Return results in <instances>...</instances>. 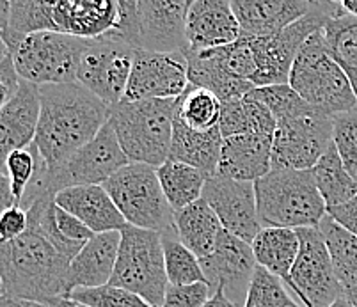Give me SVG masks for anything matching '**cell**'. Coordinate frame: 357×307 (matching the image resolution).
I'll list each match as a JSON object with an SVG mask.
<instances>
[{
	"mask_svg": "<svg viewBox=\"0 0 357 307\" xmlns=\"http://www.w3.org/2000/svg\"><path fill=\"white\" fill-rule=\"evenodd\" d=\"M41 114L34 144L48 173L64 166L110 121L107 107L79 82L41 86Z\"/></svg>",
	"mask_w": 357,
	"mask_h": 307,
	"instance_id": "6da1fadb",
	"label": "cell"
},
{
	"mask_svg": "<svg viewBox=\"0 0 357 307\" xmlns=\"http://www.w3.org/2000/svg\"><path fill=\"white\" fill-rule=\"evenodd\" d=\"M70 261L41 235L29 228L13 242H0V279L4 295L48 304L66 297Z\"/></svg>",
	"mask_w": 357,
	"mask_h": 307,
	"instance_id": "7a4b0ae2",
	"label": "cell"
},
{
	"mask_svg": "<svg viewBox=\"0 0 357 307\" xmlns=\"http://www.w3.org/2000/svg\"><path fill=\"white\" fill-rule=\"evenodd\" d=\"M118 24L103 38L126 45L135 52H187V13L190 2L118 0Z\"/></svg>",
	"mask_w": 357,
	"mask_h": 307,
	"instance_id": "3957f363",
	"label": "cell"
},
{
	"mask_svg": "<svg viewBox=\"0 0 357 307\" xmlns=\"http://www.w3.org/2000/svg\"><path fill=\"white\" fill-rule=\"evenodd\" d=\"M255 189L263 228H318L327 215L313 171L272 169L255 182Z\"/></svg>",
	"mask_w": 357,
	"mask_h": 307,
	"instance_id": "277c9868",
	"label": "cell"
},
{
	"mask_svg": "<svg viewBox=\"0 0 357 307\" xmlns=\"http://www.w3.org/2000/svg\"><path fill=\"white\" fill-rule=\"evenodd\" d=\"M176 116L178 98L121 102L112 109L110 125L130 164L158 169L169 160Z\"/></svg>",
	"mask_w": 357,
	"mask_h": 307,
	"instance_id": "5b68a950",
	"label": "cell"
},
{
	"mask_svg": "<svg viewBox=\"0 0 357 307\" xmlns=\"http://www.w3.org/2000/svg\"><path fill=\"white\" fill-rule=\"evenodd\" d=\"M288 86L329 118L357 109L352 82L331 56L324 29L311 34L303 45L291 66Z\"/></svg>",
	"mask_w": 357,
	"mask_h": 307,
	"instance_id": "8992f818",
	"label": "cell"
},
{
	"mask_svg": "<svg viewBox=\"0 0 357 307\" xmlns=\"http://www.w3.org/2000/svg\"><path fill=\"white\" fill-rule=\"evenodd\" d=\"M110 286L135 293L151 307H162L169 288L164 247L158 233L126 224Z\"/></svg>",
	"mask_w": 357,
	"mask_h": 307,
	"instance_id": "52a82bcc",
	"label": "cell"
},
{
	"mask_svg": "<svg viewBox=\"0 0 357 307\" xmlns=\"http://www.w3.org/2000/svg\"><path fill=\"white\" fill-rule=\"evenodd\" d=\"M103 187L128 226L158 235L176 229L174 210L162 192L155 167L128 164Z\"/></svg>",
	"mask_w": 357,
	"mask_h": 307,
	"instance_id": "ba28073f",
	"label": "cell"
},
{
	"mask_svg": "<svg viewBox=\"0 0 357 307\" xmlns=\"http://www.w3.org/2000/svg\"><path fill=\"white\" fill-rule=\"evenodd\" d=\"M89 41L59 32H36L9 50V56L25 82L40 87L73 84Z\"/></svg>",
	"mask_w": 357,
	"mask_h": 307,
	"instance_id": "9c48e42d",
	"label": "cell"
},
{
	"mask_svg": "<svg viewBox=\"0 0 357 307\" xmlns=\"http://www.w3.org/2000/svg\"><path fill=\"white\" fill-rule=\"evenodd\" d=\"M340 16L337 2H314L313 9L304 18L283 29L278 34L265 38H248L256 63L255 87L283 86L290 80V71L298 52L314 32L322 31L326 24Z\"/></svg>",
	"mask_w": 357,
	"mask_h": 307,
	"instance_id": "30bf717a",
	"label": "cell"
},
{
	"mask_svg": "<svg viewBox=\"0 0 357 307\" xmlns=\"http://www.w3.org/2000/svg\"><path fill=\"white\" fill-rule=\"evenodd\" d=\"M333 142V118L310 109L279 119L272 142V169L311 171Z\"/></svg>",
	"mask_w": 357,
	"mask_h": 307,
	"instance_id": "8fae6325",
	"label": "cell"
},
{
	"mask_svg": "<svg viewBox=\"0 0 357 307\" xmlns=\"http://www.w3.org/2000/svg\"><path fill=\"white\" fill-rule=\"evenodd\" d=\"M301 249L290 274V292L304 307H331L345 297L318 228L297 229Z\"/></svg>",
	"mask_w": 357,
	"mask_h": 307,
	"instance_id": "7c38bea8",
	"label": "cell"
},
{
	"mask_svg": "<svg viewBox=\"0 0 357 307\" xmlns=\"http://www.w3.org/2000/svg\"><path fill=\"white\" fill-rule=\"evenodd\" d=\"M135 50L118 41L91 40L80 59L77 82L114 109L123 102L134 68Z\"/></svg>",
	"mask_w": 357,
	"mask_h": 307,
	"instance_id": "4fadbf2b",
	"label": "cell"
},
{
	"mask_svg": "<svg viewBox=\"0 0 357 307\" xmlns=\"http://www.w3.org/2000/svg\"><path fill=\"white\" fill-rule=\"evenodd\" d=\"M189 61L185 52H135L134 68L123 102L176 100L189 89Z\"/></svg>",
	"mask_w": 357,
	"mask_h": 307,
	"instance_id": "5bb4252c",
	"label": "cell"
},
{
	"mask_svg": "<svg viewBox=\"0 0 357 307\" xmlns=\"http://www.w3.org/2000/svg\"><path fill=\"white\" fill-rule=\"evenodd\" d=\"M203 199L213 210L222 229L240 240L252 244L263 229L258 215L255 183L236 182L217 174L206 180Z\"/></svg>",
	"mask_w": 357,
	"mask_h": 307,
	"instance_id": "9a60e30c",
	"label": "cell"
},
{
	"mask_svg": "<svg viewBox=\"0 0 357 307\" xmlns=\"http://www.w3.org/2000/svg\"><path fill=\"white\" fill-rule=\"evenodd\" d=\"M199 261L212 292L217 286L224 288L228 299L243 307L249 284L258 267L251 244L222 229L212 254Z\"/></svg>",
	"mask_w": 357,
	"mask_h": 307,
	"instance_id": "2e32d148",
	"label": "cell"
},
{
	"mask_svg": "<svg viewBox=\"0 0 357 307\" xmlns=\"http://www.w3.org/2000/svg\"><path fill=\"white\" fill-rule=\"evenodd\" d=\"M119 18L118 0H59L50 2L52 32L80 40H100Z\"/></svg>",
	"mask_w": 357,
	"mask_h": 307,
	"instance_id": "e0dca14e",
	"label": "cell"
},
{
	"mask_svg": "<svg viewBox=\"0 0 357 307\" xmlns=\"http://www.w3.org/2000/svg\"><path fill=\"white\" fill-rule=\"evenodd\" d=\"M242 38L228 0H194L187 13V52L226 47Z\"/></svg>",
	"mask_w": 357,
	"mask_h": 307,
	"instance_id": "ac0fdd59",
	"label": "cell"
},
{
	"mask_svg": "<svg viewBox=\"0 0 357 307\" xmlns=\"http://www.w3.org/2000/svg\"><path fill=\"white\" fill-rule=\"evenodd\" d=\"M40 114V86L22 80L11 102L0 111V166L11 153L34 144Z\"/></svg>",
	"mask_w": 357,
	"mask_h": 307,
	"instance_id": "d6986e66",
	"label": "cell"
},
{
	"mask_svg": "<svg viewBox=\"0 0 357 307\" xmlns=\"http://www.w3.org/2000/svg\"><path fill=\"white\" fill-rule=\"evenodd\" d=\"M242 38H265L281 32L313 9L307 0H229Z\"/></svg>",
	"mask_w": 357,
	"mask_h": 307,
	"instance_id": "ffe728a7",
	"label": "cell"
},
{
	"mask_svg": "<svg viewBox=\"0 0 357 307\" xmlns=\"http://www.w3.org/2000/svg\"><path fill=\"white\" fill-rule=\"evenodd\" d=\"M121 233L95 235L70 263L66 277V297L75 290H93L110 284L118 261Z\"/></svg>",
	"mask_w": 357,
	"mask_h": 307,
	"instance_id": "44dd1931",
	"label": "cell"
},
{
	"mask_svg": "<svg viewBox=\"0 0 357 307\" xmlns=\"http://www.w3.org/2000/svg\"><path fill=\"white\" fill-rule=\"evenodd\" d=\"M55 205L77 217L95 235L121 231L126 226L125 217L103 185L70 187L61 190L55 196Z\"/></svg>",
	"mask_w": 357,
	"mask_h": 307,
	"instance_id": "7402d4cb",
	"label": "cell"
},
{
	"mask_svg": "<svg viewBox=\"0 0 357 307\" xmlns=\"http://www.w3.org/2000/svg\"><path fill=\"white\" fill-rule=\"evenodd\" d=\"M272 142L274 137L259 134L224 139L217 174L236 182H258L272 171Z\"/></svg>",
	"mask_w": 357,
	"mask_h": 307,
	"instance_id": "603a6c76",
	"label": "cell"
},
{
	"mask_svg": "<svg viewBox=\"0 0 357 307\" xmlns=\"http://www.w3.org/2000/svg\"><path fill=\"white\" fill-rule=\"evenodd\" d=\"M222 142L224 139L220 135L219 126L210 132H196L176 116L169 160L187 164L201 171L206 178H213L219 171Z\"/></svg>",
	"mask_w": 357,
	"mask_h": 307,
	"instance_id": "cb8c5ba5",
	"label": "cell"
},
{
	"mask_svg": "<svg viewBox=\"0 0 357 307\" xmlns=\"http://www.w3.org/2000/svg\"><path fill=\"white\" fill-rule=\"evenodd\" d=\"M174 228L181 244L199 260L212 254L222 231L219 219L204 199L174 212Z\"/></svg>",
	"mask_w": 357,
	"mask_h": 307,
	"instance_id": "d4e9b609",
	"label": "cell"
},
{
	"mask_svg": "<svg viewBox=\"0 0 357 307\" xmlns=\"http://www.w3.org/2000/svg\"><path fill=\"white\" fill-rule=\"evenodd\" d=\"M256 263L290 284V274L301 249L298 233L287 228H263L251 244Z\"/></svg>",
	"mask_w": 357,
	"mask_h": 307,
	"instance_id": "484cf974",
	"label": "cell"
},
{
	"mask_svg": "<svg viewBox=\"0 0 357 307\" xmlns=\"http://www.w3.org/2000/svg\"><path fill=\"white\" fill-rule=\"evenodd\" d=\"M278 121L259 100L249 93L243 98H233L222 102L219 130L222 139L236 137L243 134H259L274 137Z\"/></svg>",
	"mask_w": 357,
	"mask_h": 307,
	"instance_id": "4316f807",
	"label": "cell"
},
{
	"mask_svg": "<svg viewBox=\"0 0 357 307\" xmlns=\"http://www.w3.org/2000/svg\"><path fill=\"white\" fill-rule=\"evenodd\" d=\"M157 176L162 192L174 212L203 199V190L208 180L201 171L176 160L164 162L157 169Z\"/></svg>",
	"mask_w": 357,
	"mask_h": 307,
	"instance_id": "83f0119b",
	"label": "cell"
},
{
	"mask_svg": "<svg viewBox=\"0 0 357 307\" xmlns=\"http://www.w3.org/2000/svg\"><path fill=\"white\" fill-rule=\"evenodd\" d=\"M311 171H313L314 183L326 201L327 210L345 205L357 196V182L352 180V176L343 167L342 158L337 155L333 142Z\"/></svg>",
	"mask_w": 357,
	"mask_h": 307,
	"instance_id": "f1b7e54d",
	"label": "cell"
},
{
	"mask_svg": "<svg viewBox=\"0 0 357 307\" xmlns=\"http://www.w3.org/2000/svg\"><path fill=\"white\" fill-rule=\"evenodd\" d=\"M318 229L322 233L340 284L345 290L357 288V237L329 215H326Z\"/></svg>",
	"mask_w": 357,
	"mask_h": 307,
	"instance_id": "f546056e",
	"label": "cell"
},
{
	"mask_svg": "<svg viewBox=\"0 0 357 307\" xmlns=\"http://www.w3.org/2000/svg\"><path fill=\"white\" fill-rule=\"evenodd\" d=\"M36 32H52L50 2L43 0H15L11 2L9 25L2 34V40L9 50L27 36Z\"/></svg>",
	"mask_w": 357,
	"mask_h": 307,
	"instance_id": "4dcf8cb0",
	"label": "cell"
},
{
	"mask_svg": "<svg viewBox=\"0 0 357 307\" xmlns=\"http://www.w3.org/2000/svg\"><path fill=\"white\" fill-rule=\"evenodd\" d=\"M324 34L331 56L347 73L357 96V18H333L324 27Z\"/></svg>",
	"mask_w": 357,
	"mask_h": 307,
	"instance_id": "1f68e13d",
	"label": "cell"
},
{
	"mask_svg": "<svg viewBox=\"0 0 357 307\" xmlns=\"http://www.w3.org/2000/svg\"><path fill=\"white\" fill-rule=\"evenodd\" d=\"M164 247L165 274L169 286H187V284L206 283L199 258L185 247L176 235V229L160 235Z\"/></svg>",
	"mask_w": 357,
	"mask_h": 307,
	"instance_id": "d6a6232c",
	"label": "cell"
},
{
	"mask_svg": "<svg viewBox=\"0 0 357 307\" xmlns=\"http://www.w3.org/2000/svg\"><path fill=\"white\" fill-rule=\"evenodd\" d=\"M222 102L208 89L189 86L178 98V118L196 132H210L219 126Z\"/></svg>",
	"mask_w": 357,
	"mask_h": 307,
	"instance_id": "836d02e7",
	"label": "cell"
},
{
	"mask_svg": "<svg viewBox=\"0 0 357 307\" xmlns=\"http://www.w3.org/2000/svg\"><path fill=\"white\" fill-rule=\"evenodd\" d=\"M243 307H304L297 302L290 288L283 281L265 270L263 267H256L255 276L249 284L248 297Z\"/></svg>",
	"mask_w": 357,
	"mask_h": 307,
	"instance_id": "e575fe53",
	"label": "cell"
},
{
	"mask_svg": "<svg viewBox=\"0 0 357 307\" xmlns=\"http://www.w3.org/2000/svg\"><path fill=\"white\" fill-rule=\"evenodd\" d=\"M41 157L36 144H31L25 150H18L11 153L6 160V171H8L11 192L15 197V206H20L24 201L25 192L31 187L36 173L40 169Z\"/></svg>",
	"mask_w": 357,
	"mask_h": 307,
	"instance_id": "d590c367",
	"label": "cell"
},
{
	"mask_svg": "<svg viewBox=\"0 0 357 307\" xmlns=\"http://www.w3.org/2000/svg\"><path fill=\"white\" fill-rule=\"evenodd\" d=\"M251 95L255 96L256 100H259L263 105L268 107V111L272 112L275 121L291 118V116L303 114V112H307L310 109H313V107L307 102H304L288 84H283V86L256 87V89L251 91Z\"/></svg>",
	"mask_w": 357,
	"mask_h": 307,
	"instance_id": "8d00e7d4",
	"label": "cell"
},
{
	"mask_svg": "<svg viewBox=\"0 0 357 307\" xmlns=\"http://www.w3.org/2000/svg\"><path fill=\"white\" fill-rule=\"evenodd\" d=\"M333 144L347 173L357 182V109L334 116Z\"/></svg>",
	"mask_w": 357,
	"mask_h": 307,
	"instance_id": "74e56055",
	"label": "cell"
},
{
	"mask_svg": "<svg viewBox=\"0 0 357 307\" xmlns=\"http://www.w3.org/2000/svg\"><path fill=\"white\" fill-rule=\"evenodd\" d=\"M68 299L77 300L86 307H151L135 293L110 286V284L102 288H93V290H84V288L75 290Z\"/></svg>",
	"mask_w": 357,
	"mask_h": 307,
	"instance_id": "f35d334b",
	"label": "cell"
},
{
	"mask_svg": "<svg viewBox=\"0 0 357 307\" xmlns=\"http://www.w3.org/2000/svg\"><path fill=\"white\" fill-rule=\"evenodd\" d=\"M212 297L208 283L169 286L162 307H204Z\"/></svg>",
	"mask_w": 357,
	"mask_h": 307,
	"instance_id": "ab89813d",
	"label": "cell"
},
{
	"mask_svg": "<svg viewBox=\"0 0 357 307\" xmlns=\"http://www.w3.org/2000/svg\"><path fill=\"white\" fill-rule=\"evenodd\" d=\"M29 229V213L20 206H11L0 215V242H13Z\"/></svg>",
	"mask_w": 357,
	"mask_h": 307,
	"instance_id": "60d3db41",
	"label": "cell"
},
{
	"mask_svg": "<svg viewBox=\"0 0 357 307\" xmlns=\"http://www.w3.org/2000/svg\"><path fill=\"white\" fill-rule=\"evenodd\" d=\"M22 79L16 73L13 57L8 56L0 63V111L8 105L20 87Z\"/></svg>",
	"mask_w": 357,
	"mask_h": 307,
	"instance_id": "b9f144b4",
	"label": "cell"
},
{
	"mask_svg": "<svg viewBox=\"0 0 357 307\" xmlns=\"http://www.w3.org/2000/svg\"><path fill=\"white\" fill-rule=\"evenodd\" d=\"M327 215L333 217L337 224L343 226L347 231L354 233L357 237V196L345 205L327 210Z\"/></svg>",
	"mask_w": 357,
	"mask_h": 307,
	"instance_id": "7bdbcfd3",
	"label": "cell"
},
{
	"mask_svg": "<svg viewBox=\"0 0 357 307\" xmlns=\"http://www.w3.org/2000/svg\"><path fill=\"white\" fill-rule=\"evenodd\" d=\"M15 206V197H13L11 192V183H9L8 171H6V166L2 164L0 166V215L6 212L8 208Z\"/></svg>",
	"mask_w": 357,
	"mask_h": 307,
	"instance_id": "ee69618b",
	"label": "cell"
},
{
	"mask_svg": "<svg viewBox=\"0 0 357 307\" xmlns=\"http://www.w3.org/2000/svg\"><path fill=\"white\" fill-rule=\"evenodd\" d=\"M204 307H240V306H236V304H233L231 300L228 299V295H226V292H224V288L217 286L212 292V297H210V300L206 302V306Z\"/></svg>",
	"mask_w": 357,
	"mask_h": 307,
	"instance_id": "f6af8a7d",
	"label": "cell"
},
{
	"mask_svg": "<svg viewBox=\"0 0 357 307\" xmlns=\"http://www.w3.org/2000/svg\"><path fill=\"white\" fill-rule=\"evenodd\" d=\"M9 16H11V2L8 0H0V36L9 25Z\"/></svg>",
	"mask_w": 357,
	"mask_h": 307,
	"instance_id": "bcb514c9",
	"label": "cell"
},
{
	"mask_svg": "<svg viewBox=\"0 0 357 307\" xmlns=\"http://www.w3.org/2000/svg\"><path fill=\"white\" fill-rule=\"evenodd\" d=\"M340 11L343 16H350V18H357V0H340Z\"/></svg>",
	"mask_w": 357,
	"mask_h": 307,
	"instance_id": "7dc6e473",
	"label": "cell"
},
{
	"mask_svg": "<svg viewBox=\"0 0 357 307\" xmlns=\"http://www.w3.org/2000/svg\"><path fill=\"white\" fill-rule=\"evenodd\" d=\"M48 307H86V306L77 302V300L73 299H68V297H61V299H55L54 302L48 304Z\"/></svg>",
	"mask_w": 357,
	"mask_h": 307,
	"instance_id": "c3c4849f",
	"label": "cell"
},
{
	"mask_svg": "<svg viewBox=\"0 0 357 307\" xmlns=\"http://www.w3.org/2000/svg\"><path fill=\"white\" fill-rule=\"evenodd\" d=\"M345 297L352 307H357V288H350V290H345Z\"/></svg>",
	"mask_w": 357,
	"mask_h": 307,
	"instance_id": "681fc988",
	"label": "cell"
},
{
	"mask_svg": "<svg viewBox=\"0 0 357 307\" xmlns=\"http://www.w3.org/2000/svg\"><path fill=\"white\" fill-rule=\"evenodd\" d=\"M8 56H9V48L8 45L4 43V40H2V36H0V63H2Z\"/></svg>",
	"mask_w": 357,
	"mask_h": 307,
	"instance_id": "f907efd6",
	"label": "cell"
},
{
	"mask_svg": "<svg viewBox=\"0 0 357 307\" xmlns=\"http://www.w3.org/2000/svg\"><path fill=\"white\" fill-rule=\"evenodd\" d=\"M331 307H352V304H350L349 300H347V297H343V299H340L336 304H333V306H331Z\"/></svg>",
	"mask_w": 357,
	"mask_h": 307,
	"instance_id": "816d5d0a",
	"label": "cell"
},
{
	"mask_svg": "<svg viewBox=\"0 0 357 307\" xmlns=\"http://www.w3.org/2000/svg\"><path fill=\"white\" fill-rule=\"evenodd\" d=\"M4 295V284H2V279H0V297Z\"/></svg>",
	"mask_w": 357,
	"mask_h": 307,
	"instance_id": "f5cc1de1",
	"label": "cell"
}]
</instances>
